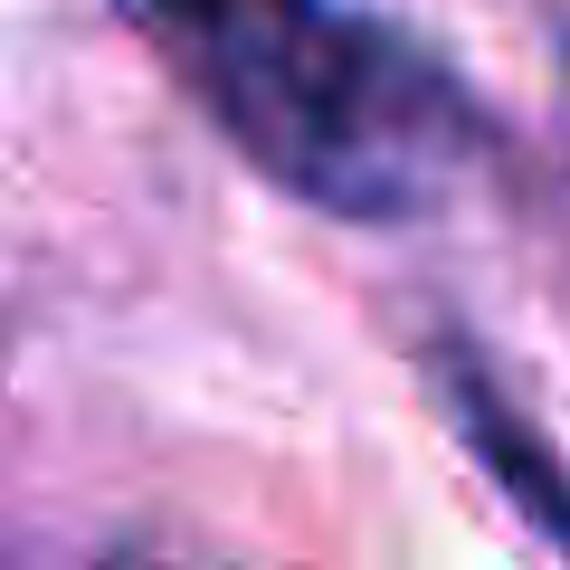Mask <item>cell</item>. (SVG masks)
Here are the masks:
<instances>
[{"instance_id":"1","label":"cell","mask_w":570,"mask_h":570,"mask_svg":"<svg viewBox=\"0 0 570 570\" xmlns=\"http://www.w3.org/2000/svg\"><path fill=\"white\" fill-rule=\"evenodd\" d=\"M228 142L333 219H419L485 153V115L409 29L343 0H142Z\"/></svg>"},{"instance_id":"2","label":"cell","mask_w":570,"mask_h":570,"mask_svg":"<svg viewBox=\"0 0 570 570\" xmlns=\"http://www.w3.org/2000/svg\"><path fill=\"white\" fill-rule=\"evenodd\" d=\"M438 390H448L456 438H466V448L485 456V475L513 494V504H523V523L542 532V542L570 551V475H561V456H551L542 438H532V419L485 381V371H475L466 343H438Z\"/></svg>"}]
</instances>
